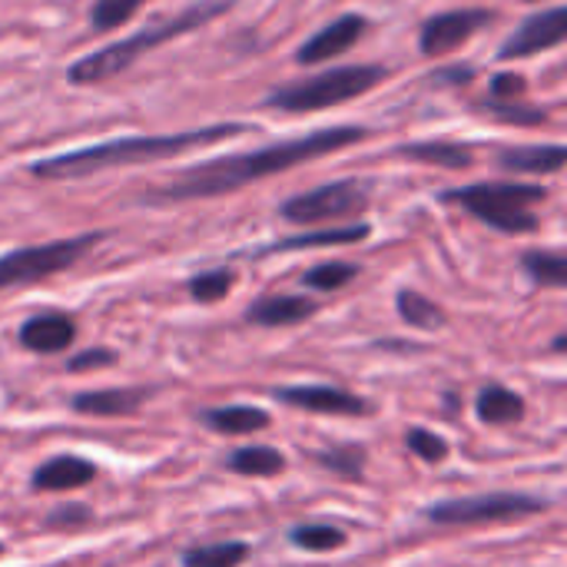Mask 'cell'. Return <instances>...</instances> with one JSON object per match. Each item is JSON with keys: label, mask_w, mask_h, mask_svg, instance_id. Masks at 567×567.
<instances>
[{"label": "cell", "mask_w": 567, "mask_h": 567, "mask_svg": "<svg viewBox=\"0 0 567 567\" xmlns=\"http://www.w3.org/2000/svg\"><path fill=\"white\" fill-rule=\"evenodd\" d=\"M276 402L309 412V415H336V419H369L375 409L369 399L346 392L339 385H282L272 389Z\"/></svg>", "instance_id": "9c48e42d"}, {"label": "cell", "mask_w": 567, "mask_h": 567, "mask_svg": "<svg viewBox=\"0 0 567 567\" xmlns=\"http://www.w3.org/2000/svg\"><path fill=\"white\" fill-rule=\"evenodd\" d=\"M93 478H96L93 462L80 455H53L30 475V488L33 492H73V488L90 485Z\"/></svg>", "instance_id": "9a60e30c"}, {"label": "cell", "mask_w": 567, "mask_h": 567, "mask_svg": "<svg viewBox=\"0 0 567 567\" xmlns=\"http://www.w3.org/2000/svg\"><path fill=\"white\" fill-rule=\"evenodd\" d=\"M372 203V183L369 179H332L316 189L296 193L279 206V216L292 226H319L336 223L365 213Z\"/></svg>", "instance_id": "52a82bcc"}, {"label": "cell", "mask_w": 567, "mask_h": 567, "mask_svg": "<svg viewBox=\"0 0 567 567\" xmlns=\"http://www.w3.org/2000/svg\"><path fill=\"white\" fill-rule=\"evenodd\" d=\"M567 40V10L565 7H551L542 10L535 17H528L498 50V60H522V56H535L545 53L551 47H561Z\"/></svg>", "instance_id": "8fae6325"}, {"label": "cell", "mask_w": 567, "mask_h": 567, "mask_svg": "<svg viewBox=\"0 0 567 567\" xmlns=\"http://www.w3.org/2000/svg\"><path fill=\"white\" fill-rule=\"evenodd\" d=\"M445 203L462 206L485 226L505 233V236H528L542 223L532 206L548 199V186H532V183H472L458 189L442 193Z\"/></svg>", "instance_id": "277c9868"}, {"label": "cell", "mask_w": 567, "mask_h": 567, "mask_svg": "<svg viewBox=\"0 0 567 567\" xmlns=\"http://www.w3.org/2000/svg\"><path fill=\"white\" fill-rule=\"evenodd\" d=\"M365 27H369V20H365L362 13H342V17L329 20L322 30H316V33L296 50V63L316 66V63H326V60L342 56L346 50H352V47L365 37Z\"/></svg>", "instance_id": "7c38bea8"}, {"label": "cell", "mask_w": 567, "mask_h": 567, "mask_svg": "<svg viewBox=\"0 0 567 567\" xmlns=\"http://www.w3.org/2000/svg\"><path fill=\"white\" fill-rule=\"evenodd\" d=\"M146 0H96L93 10H90V23L96 33H106V30H116L120 23H126Z\"/></svg>", "instance_id": "4dcf8cb0"}, {"label": "cell", "mask_w": 567, "mask_h": 567, "mask_svg": "<svg viewBox=\"0 0 567 567\" xmlns=\"http://www.w3.org/2000/svg\"><path fill=\"white\" fill-rule=\"evenodd\" d=\"M17 342L33 355H60L76 342V322L66 312H37L20 326Z\"/></svg>", "instance_id": "4fadbf2b"}, {"label": "cell", "mask_w": 567, "mask_h": 567, "mask_svg": "<svg viewBox=\"0 0 567 567\" xmlns=\"http://www.w3.org/2000/svg\"><path fill=\"white\" fill-rule=\"evenodd\" d=\"M528 3H535V0H528Z\"/></svg>", "instance_id": "f35d334b"}, {"label": "cell", "mask_w": 567, "mask_h": 567, "mask_svg": "<svg viewBox=\"0 0 567 567\" xmlns=\"http://www.w3.org/2000/svg\"><path fill=\"white\" fill-rule=\"evenodd\" d=\"M485 110L492 116H498L502 123H515V126H542L548 123L551 116L545 110H535V106H522V103H505V100H485Z\"/></svg>", "instance_id": "1f68e13d"}, {"label": "cell", "mask_w": 567, "mask_h": 567, "mask_svg": "<svg viewBox=\"0 0 567 567\" xmlns=\"http://www.w3.org/2000/svg\"><path fill=\"white\" fill-rule=\"evenodd\" d=\"M525 409H528L525 399L515 389L502 385V382H488L475 395V415L485 425H515V422L525 419Z\"/></svg>", "instance_id": "ac0fdd59"}, {"label": "cell", "mask_w": 567, "mask_h": 567, "mask_svg": "<svg viewBox=\"0 0 567 567\" xmlns=\"http://www.w3.org/2000/svg\"><path fill=\"white\" fill-rule=\"evenodd\" d=\"M233 3H236V0H199V3H193V7H186V10H179V13H173V17H163V20H156V23H146L143 30H136V33L116 40V43H106V47H100V50L80 56L76 63H70L66 80H70L73 86L103 83V80L123 73L126 66H133L143 53H150V50H156V47H163V43H169V40H179V37H186V33L206 27L209 20H216L219 13H226Z\"/></svg>", "instance_id": "3957f363"}, {"label": "cell", "mask_w": 567, "mask_h": 567, "mask_svg": "<svg viewBox=\"0 0 567 567\" xmlns=\"http://www.w3.org/2000/svg\"><path fill=\"white\" fill-rule=\"evenodd\" d=\"M319 312V302L309 296H259L246 309V322L259 329H286L312 319Z\"/></svg>", "instance_id": "5bb4252c"}, {"label": "cell", "mask_w": 567, "mask_h": 567, "mask_svg": "<svg viewBox=\"0 0 567 567\" xmlns=\"http://www.w3.org/2000/svg\"><path fill=\"white\" fill-rule=\"evenodd\" d=\"M548 512V502L525 492H488L468 498H445L425 508V518L435 525H488V522H515Z\"/></svg>", "instance_id": "ba28073f"}, {"label": "cell", "mask_w": 567, "mask_h": 567, "mask_svg": "<svg viewBox=\"0 0 567 567\" xmlns=\"http://www.w3.org/2000/svg\"><path fill=\"white\" fill-rule=\"evenodd\" d=\"M249 126L246 123H213V126H196L183 133H163V136H116L103 140L93 146H76L63 150L53 156H43L30 163V176L47 179V183H66V179H83L103 169H120V166H140V163H159L166 156H179L189 150L216 146L226 140L243 136Z\"/></svg>", "instance_id": "7a4b0ae2"}, {"label": "cell", "mask_w": 567, "mask_h": 567, "mask_svg": "<svg viewBox=\"0 0 567 567\" xmlns=\"http://www.w3.org/2000/svg\"><path fill=\"white\" fill-rule=\"evenodd\" d=\"M567 150L561 143H545V146H515L498 156L502 169L512 173H535V176H551L565 169Z\"/></svg>", "instance_id": "ffe728a7"}, {"label": "cell", "mask_w": 567, "mask_h": 567, "mask_svg": "<svg viewBox=\"0 0 567 567\" xmlns=\"http://www.w3.org/2000/svg\"><path fill=\"white\" fill-rule=\"evenodd\" d=\"M522 269L528 272V279L542 289H565L567 286V259L565 252H551V249H528L522 256Z\"/></svg>", "instance_id": "d4e9b609"}, {"label": "cell", "mask_w": 567, "mask_h": 567, "mask_svg": "<svg viewBox=\"0 0 567 567\" xmlns=\"http://www.w3.org/2000/svg\"><path fill=\"white\" fill-rule=\"evenodd\" d=\"M369 136L365 126H322L316 133L306 136H292L282 143H269L249 153H233V156H216L196 166L179 169L169 183H163L159 189L146 193L143 199L153 206H166V203H189V199H216V196H229L243 186H252L266 176H279L292 166L322 159L329 153H339L352 143H362Z\"/></svg>", "instance_id": "6da1fadb"}, {"label": "cell", "mask_w": 567, "mask_h": 567, "mask_svg": "<svg viewBox=\"0 0 567 567\" xmlns=\"http://www.w3.org/2000/svg\"><path fill=\"white\" fill-rule=\"evenodd\" d=\"M249 558L246 542H216V545H196L183 551L179 567H239Z\"/></svg>", "instance_id": "484cf974"}, {"label": "cell", "mask_w": 567, "mask_h": 567, "mask_svg": "<svg viewBox=\"0 0 567 567\" xmlns=\"http://www.w3.org/2000/svg\"><path fill=\"white\" fill-rule=\"evenodd\" d=\"M567 349V339L565 336H558V339H555V352H565Z\"/></svg>", "instance_id": "8d00e7d4"}, {"label": "cell", "mask_w": 567, "mask_h": 567, "mask_svg": "<svg viewBox=\"0 0 567 567\" xmlns=\"http://www.w3.org/2000/svg\"><path fill=\"white\" fill-rule=\"evenodd\" d=\"M435 80H449V83H468L472 76H475V70L472 66H452V70H439V73H432Z\"/></svg>", "instance_id": "d590c367"}, {"label": "cell", "mask_w": 567, "mask_h": 567, "mask_svg": "<svg viewBox=\"0 0 567 567\" xmlns=\"http://www.w3.org/2000/svg\"><path fill=\"white\" fill-rule=\"evenodd\" d=\"M150 392L143 389H96V392H76L70 399V409L76 415H93V419H123L136 415Z\"/></svg>", "instance_id": "2e32d148"}, {"label": "cell", "mask_w": 567, "mask_h": 567, "mask_svg": "<svg viewBox=\"0 0 567 567\" xmlns=\"http://www.w3.org/2000/svg\"><path fill=\"white\" fill-rule=\"evenodd\" d=\"M3 551H7V548H3V542H0V558H3Z\"/></svg>", "instance_id": "74e56055"}, {"label": "cell", "mask_w": 567, "mask_h": 567, "mask_svg": "<svg viewBox=\"0 0 567 567\" xmlns=\"http://www.w3.org/2000/svg\"><path fill=\"white\" fill-rule=\"evenodd\" d=\"M372 236L369 223H349V226H329V229H316V233H299L289 239H279L272 246H266L262 252H302V249H316V246H349V243H362Z\"/></svg>", "instance_id": "d6986e66"}, {"label": "cell", "mask_w": 567, "mask_h": 567, "mask_svg": "<svg viewBox=\"0 0 567 567\" xmlns=\"http://www.w3.org/2000/svg\"><path fill=\"white\" fill-rule=\"evenodd\" d=\"M289 542L302 551H312V555H326V551H339L349 535L329 522H306V525H296L289 532Z\"/></svg>", "instance_id": "4316f807"}, {"label": "cell", "mask_w": 567, "mask_h": 567, "mask_svg": "<svg viewBox=\"0 0 567 567\" xmlns=\"http://www.w3.org/2000/svg\"><path fill=\"white\" fill-rule=\"evenodd\" d=\"M199 422L216 435H256L272 425V415L259 405H209L199 412Z\"/></svg>", "instance_id": "e0dca14e"}, {"label": "cell", "mask_w": 567, "mask_h": 567, "mask_svg": "<svg viewBox=\"0 0 567 567\" xmlns=\"http://www.w3.org/2000/svg\"><path fill=\"white\" fill-rule=\"evenodd\" d=\"M495 13L492 10H482V7H462V10H445V13H435L422 23V33H419V47L425 56H442V53H452L458 50L462 43H468L485 23H492Z\"/></svg>", "instance_id": "30bf717a"}, {"label": "cell", "mask_w": 567, "mask_h": 567, "mask_svg": "<svg viewBox=\"0 0 567 567\" xmlns=\"http://www.w3.org/2000/svg\"><path fill=\"white\" fill-rule=\"evenodd\" d=\"M385 76H389V70L379 66V63L332 66L326 73L292 80V83H282V86L269 90L262 106H276V110H286V113H316V110L342 106V103L375 90Z\"/></svg>", "instance_id": "5b68a950"}, {"label": "cell", "mask_w": 567, "mask_h": 567, "mask_svg": "<svg viewBox=\"0 0 567 567\" xmlns=\"http://www.w3.org/2000/svg\"><path fill=\"white\" fill-rule=\"evenodd\" d=\"M395 309H399V319H402L405 326L422 329V332H439V329H445V322H449L445 309H442L435 299L422 296L419 289H399Z\"/></svg>", "instance_id": "603a6c76"}, {"label": "cell", "mask_w": 567, "mask_h": 567, "mask_svg": "<svg viewBox=\"0 0 567 567\" xmlns=\"http://www.w3.org/2000/svg\"><path fill=\"white\" fill-rule=\"evenodd\" d=\"M90 522V512L86 508H80V505H73V508H60V512H53V518H50V525H86Z\"/></svg>", "instance_id": "e575fe53"}, {"label": "cell", "mask_w": 567, "mask_h": 567, "mask_svg": "<svg viewBox=\"0 0 567 567\" xmlns=\"http://www.w3.org/2000/svg\"><path fill=\"white\" fill-rule=\"evenodd\" d=\"M226 468L243 478H272L286 472V455L269 445H243L226 455Z\"/></svg>", "instance_id": "44dd1931"}, {"label": "cell", "mask_w": 567, "mask_h": 567, "mask_svg": "<svg viewBox=\"0 0 567 567\" xmlns=\"http://www.w3.org/2000/svg\"><path fill=\"white\" fill-rule=\"evenodd\" d=\"M312 458L319 468L332 472L342 482H359L365 475V462H369L362 445H329V449L312 452Z\"/></svg>", "instance_id": "cb8c5ba5"}, {"label": "cell", "mask_w": 567, "mask_h": 567, "mask_svg": "<svg viewBox=\"0 0 567 567\" xmlns=\"http://www.w3.org/2000/svg\"><path fill=\"white\" fill-rule=\"evenodd\" d=\"M233 282H236L233 269H206V272H196V276L189 279L186 289H189V296H193L196 302L213 306V302H219V299L229 296Z\"/></svg>", "instance_id": "f1b7e54d"}, {"label": "cell", "mask_w": 567, "mask_h": 567, "mask_svg": "<svg viewBox=\"0 0 567 567\" xmlns=\"http://www.w3.org/2000/svg\"><path fill=\"white\" fill-rule=\"evenodd\" d=\"M405 159H419V163H432V166H445V169H468L475 163L472 146L462 143H445V140H429V143H405L395 150Z\"/></svg>", "instance_id": "7402d4cb"}, {"label": "cell", "mask_w": 567, "mask_h": 567, "mask_svg": "<svg viewBox=\"0 0 567 567\" xmlns=\"http://www.w3.org/2000/svg\"><path fill=\"white\" fill-rule=\"evenodd\" d=\"M528 90V80L522 73H498L492 76V100H515Z\"/></svg>", "instance_id": "836d02e7"}, {"label": "cell", "mask_w": 567, "mask_h": 567, "mask_svg": "<svg viewBox=\"0 0 567 567\" xmlns=\"http://www.w3.org/2000/svg\"><path fill=\"white\" fill-rule=\"evenodd\" d=\"M362 266L355 262H346V259H329V262H319L312 269L302 272V286L306 289H316V292H339L346 289L352 279H359Z\"/></svg>", "instance_id": "83f0119b"}, {"label": "cell", "mask_w": 567, "mask_h": 567, "mask_svg": "<svg viewBox=\"0 0 567 567\" xmlns=\"http://www.w3.org/2000/svg\"><path fill=\"white\" fill-rule=\"evenodd\" d=\"M405 445L415 458H422L425 465H442L449 458V442L442 435H435L432 429H422V425H412L405 432Z\"/></svg>", "instance_id": "f546056e"}, {"label": "cell", "mask_w": 567, "mask_h": 567, "mask_svg": "<svg viewBox=\"0 0 567 567\" xmlns=\"http://www.w3.org/2000/svg\"><path fill=\"white\" fill-rule=\"evenodd\" d=\"M116 362H120V355L113 349H83L66 359V372H96V369H110Z\"/></svg>", "instance_id": "d6a6232c"}, {"label": "cell", "mask_w": 567, "mask_h": 567, "mask_svg": "<svg viewBox=\"0 0 567 567\" xmlns=\"http://www.w3.org/2000/svg\"><path fill=\"white\" fill-rule=\"evenodd\" d=\"M106 233H80L70 239H53V243H37V246H20L0 256V289H17L30 282H43L56 272L73 269L93 246H100Z\"/></svg>", "instance_id": "8992f818"}]
</instances>
